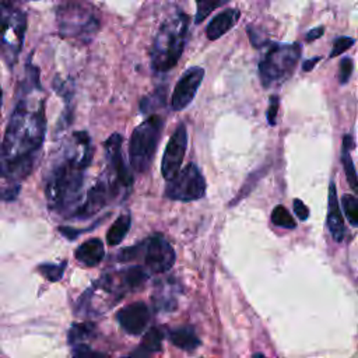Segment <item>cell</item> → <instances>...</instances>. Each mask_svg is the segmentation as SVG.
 <instances>
[{
	"mask_svg": "<svg viewBox=\"0 0 358 358\" xmlns=\"http://www.w3.org/2000/svg\"><path fill=\"white\" fill-rule=\"evenodd\" d=\"M41 91L39 69L28 61L24 79L16 92L19 97L16 107L0 147V177L5 179L21 181L35 167L46 132L45 99L35 97Z\"/></svg>",
	"mask_w": 358,
	"mask_h": 358,
	"instance_id": "cell-1",
	"label": "cell"
},
{
	"mask_svg": "<svg viewBox=\"0 0 358 358\" xmlns=\"http://www.w3.org/2000/svg\"><path fill=\"white\" fill-rule=\"evenodd\" d=\"M92 159V146L88 133H73V144L66 148L63 157L50 171L45 193L49 209L63 210L77 201L81 185L83 172Z\"/></svg>",
	"mask_w": 358,
	"mask_h": 358,
	"instance_id": "cell-2",
	"label": "cell"
},
{
	"mask_svg": "<svg viewBox=\"0 0 358 358\" xmlns=\"http://www.w3.org/2000/svg\"><path fill=\"white\" fill-rule=\"evenodd\" d=\"M188 30L189 16L182 10L161 24L150 50L151 69L156 73H167L178 65L188 42Z\"/></svg>",
	"mask_w": 358,
	"mask_h": 358,
	"instance_id": "cell-3",
	"label": "cell"
},
{
	"mask_svg": "<svg viewBox=\"0 0 358 358\" xmlns=\"http://www.w3.org/2000/svg\"><path fill=\"white\" fill-rule=\"evenodd\" d=\"M57 23L62 38L90 43L101 28L97 10L86 0H59Z\"/></svg>",
	"mask_w": 358,
	"mask_h": 358,
	"instance_id": "cell-4",
	"label": "cell"
},
{
	"mask_svg": "<svg viewBox=\"0 0 358 358\" xmlns=\"http://www.w3.org/2000/svg\"><path fill=\"white\" fill-rule=\"evenodd\" d=\"M266 52L259 62V77L265 88L286 83L295 72L302 55V46L294 43H266Z\"/></svg>",
	"mask_w": 358,
	"mask_h": 358,
	"instance_id": "cell-5",
	"label": "cell"
},
{
	"mask_svg": "<svg viewBox=\"0 0 358 358\" xmlns=\"http://www.w3.org/2000/svg\"><path fill=\"white\" fill-rule=\"evenodd\" d=\"M163 128V117L155 114L148 117L133 130L129 143V159L130 167L137 174L147 172L152 161H155Z\"/></svg>",
	"mask_w": 358,
	"mask_h": 358,
	"instance_id": "cell-6",
	"label": "cell"
},
{
	"mask_svg": "<svg viewBox=\"0 0 358 358\" xmlns=\"http://www.w3.org/2000/svg\"><path fill=\"white\" fill-rule=\"evenodd\" d=\"M27 31V14L13 0L0 2V55L10 69L16 65Z\"/></svg>",
	"mask_w": 358,
	"mask_h": 358,
	"instance_id": "cell-7",
	"label": "cell"
},
{
	"mask_svg": "<svg viewBox=\"0 0 358 358\" xmlns=\"http://www.w3.org/2000/svg\"><path fill=\"white\" fill-rule=\"evenodd\" d=\"M206 193V179L196 164H188L179 171L166 189V196L178 201L199 200Z\"/></svg>",
	"mask_w": 358,
	"mask_h": 358,
	"instance_id": "cell-8",
	"label": "cell"
},
{
	"mask_svg": "<svg viewBox=\"0 0 358 358\" xmlns=\"http://www.w3.org/2000/svg\"><path fill=\"white\" fill-rule=\"evenodd\" d=\"M144 246V263L151 273L168 272L175 263V250L171 243L161 235L147 239Z\"/></svg>",
	"mask_w": 358,
	"mask_h": 358,
	"instance_id": "cell-9",
	"label": "cell"
},
{
	"mask_svg": "<svg viewBox=\"0 0 358 358\" xmlns=\"http://www.w3.org/2000/svg\"><path fill=\"white\" fill-rule=\"evenodd\" d=\"M106 156L111 178L114 177V192L117 193L119 189L130 188L133 177L125 166V160L122 156V136L119 133H114L106 141Z\"/></svg>",
	"mask_w": 358,
	"mask_h": 358,
	"instance_id": "cell-10",
	"label": "cell"
},
{
	"mask_svg": "<svg viewBox=\"0 0 358 358\" xmlns=\"http://www.w3.org/2000/svg\"><path fill=\"white\" fill-rule=\"evenodd\" d=\"M186 148H188V130L183 123H179L166 147L163 163H161V172L167 181L172 179L181 171L186 155Z\"/></svg>",
	"mask_w": 358,
	"mask_h": 358,
	"instance_id": "cell-11",
	"label": "cell"
},
{
	"mask_svg": "<svg viewBox=\"0 0 358 358\" xmlns=\"http://www.w3.org/2000/svg\"><path fill=\"white\" fill-rule=\"evenodd\" d=\"M204 79V69L200 66H193L188 69L182 77L178 80L172 98H171V107L174 111L179 112L188 108L192 101L195 99L197 90Z\"/></svg>",
	"mask_w": 358,
	"mask_h": 358,
	"instance_id": "cell-12",
	"label": "cell"
},
{
	"mask_svg": "<svg viewBox=\"0 0 358 358\" xmlns=\"http://www.w3.org/2000/svg\"><path fill=\"white\" fill-rule=\"evenodd\" d=\"M117 319L126 333L136 336L143 333L146 329L150 319V312L144 302H135L121 310L117 314Z\"/></svg>",
	"mask_w": 358,
	"mask_h": 358,
	"instance_id": "cell-13",
	"label": "cell"
},
{
	"mask_svg": "<svg viewBox=\"0 0 358 358\" xmlns=\"http://www.w3.org/2000/svg\"><path fill=\"white\" fill-rule=\"evenodd\" d=\"M112 193L114 192H112V189H110V183H107V182L97 183L88 192V196H87L84 204L76 212V216L81 217V219H87L90 216L95 215L99 209L106 206Z\"/></svg>",
	"mask_w": 358,
	"mask_h": 358,
	"instance_id": "cell-14",
	"label": "cell"
},
{
	"mask_svg": "<svg viewBox=\"0 0 358 358\" xmlns=\"http://www.w3.org/2000/svg\"><path fill=\"white\" fill-rule=\"evenodd\" d=\"M241 19V12L238 9H227L216 14L206 27V35L210 41H217L228 31H231L238 20Z\"/></svg>",
	"mask_w": 358,
	"mask_h": 358,
	"instance_id": "cell-15",
	"label": "cell"
},
{
	"mask_svg": "<svg viewBox=\"0 0 358 358\" xmlns=\"http://www.w3.org/2000/svg\"><path fill=\"white\" fill-rule=\"evenodd\" d=\"M328 227L336 242H341L344 239V220L340 212L339 200H337V189L333 182L329 186V208H328Z\"/></svg>",
	"mask_w": 358,
	"mask_h": 358,
	"instance_id": "cell-16",
	"label": "cell"
},
{
	"mask_svg": "<svg viewBox=\"0 0 358 358\" xmlns=\"http://www.w3.org/2000/svg\"><path fill=\"white\" fill-rule=\"evenodd\" d=\"M104 255H106V249L102 241L98 238H91L77 248L76 259L84 266L92 268L101 263V261L104 259Z\"/></svg>",
	"mask_w": 358,
	"mask_h": 358,
	"instance_id": "cell-17",
	"label": "cell"
},
{
	"mask_svg": "<svg viewBox=\"0 0 358 358\" xmlns=\"http://www.w3.org/2000/svg\"><path fill=\"white\" fill-rule=\"evenodd\" d=\"M164 335L160 329H150L141 340V344L136 351H133L132 358H148L151 354L159 352L161 350Z\"/></svg>",
	"mask_w": 358,
	"mask_h": 358,
	"instance_id": "cell-18",
	"label": "cell"
},
{
	"mask_svg": "<svg viewBox=\"0 0 358 358\" xmlns=\"http://www.w3.org/2000/svg\"><path fill=\"white\" fill-rule=\"evenodd\" d=\"M170 340L175 347L185 350L188 352L195 351L200 346V339L190 326H181L171 330Z\"/></svg>",
	"mask_w": 358,
	"mask_h": 358,
	"instance_id": "cell-19",
	"label": "cell"
},
{
	"mask_svg": "<svg viewBox=\"0 0 358 358\" xmlns=\"http://www.w3.org/2000/svg\"><path fill=\"white\" fill-rule=\"evenodd\" d=\"M354 146V141H352V137L350 135L344 136V140H343V152H341V161H343V167H344V172H346V178L350 183V188L357 192L358 190V182H357V171H355V167H354V163L351 160V156H350V150Z\"/></svg>",
	"mask_w": 358,
	"mask_h": 358,
	"instance_id": "cell-20",
	"label": "cell"
},
{
	"mask_svg": "<svg viewBox=\"0 0 358 358\" xmlns=\"http://www.w3.org/2000/svg\"><path fill=\"white\" fill-rule=\"evenodd\" d=\"M130 224H132V220H130V216L129 215H122L117 219V221L111 226L108 234H107V241L111 246H115V245H119L123 238L128 235L129 230H130Z\"/></svg>",
	"mask_w": 358,
	"mask_h": 358,
	"instance_id": "cell-21",
	"label": "cell"
},
{
	"mask_svg": "<svg viewBox=\"0 0 358 358\" xmlns=\"http://www.w3.org/2000/svg\"><path fill=\"white\" fill-rule=\"evenodd\" d=\"M166 88L159 87L157 90L152 91L151 94L146 95L140 101V111L141 114H150L152 111H157L159 108L166 106Z\"/></svg>",
	"mask_w": 358,
	"mask_h": 358,
	"instance_id": "cell-22",
	"label": "cell"
},
{
	"mask_svg": "<svg viewBox=\"0 0 358 358\" xmlns=\"http://www.w3.org/2000/svg\"><path fill=\"white\" fill-rule=\"evenodd\" d=\"M230 0H196V16L195 23L200 24L206 20L212 12L224 6Z\"/></svg>",
	"mask_w": 358,
	"mask_h": 358,
	"instance_id": "cell-23",
	"label": "cell"
},
{
	"mask_svg": "<svg viewBox=\"0 0 358 358\" xmlns=\"http://www.w3.org/2000/svg\"><path fill=\"white\" fill-rule=\"evenodd\" d=\"M344 213L347 216V220L352 227L358 226V200L354 195H346L341 200Z\"/></svg>",
	"mask_w": 358,
	"mask_h": 358,
	"instance_id": "cell-24",
	"label": "cell"
},
{
	"mask_svg": "<svg viewBox=\"0 0 358 358\" xmlns=\"http://www.w3.org/2000/svg\"><path fill=\"white\" fill-rule=\"evenodd\" d=\"M272 221H273V224L287 228V230H292L297 226L294 219L288 213V210L284 206H281V204L280 206H276L275 210L272 212Z\"/></svg>",
	"mask_w": 358,
	"mask_h": 358,
	"instance_id": "cell-25",
	"label": "cell"
},
{
	"mask_svg": "<svg viewBox=\"0 0 358 358\" xmlns=\"http://www.w3.org/2000/svg\"><path fill=\"white\" fill-rule=\"evenodd\" d=\"M146 280V272L143 270V268L140 266H135V268H130L128 269L125 273H123V281H125V286L129 287V288H137L140 287Z\"/></svg>",
	"mask_w": 358,
	"mask_h": 358,
	"instance_id": "cell-26",
	"label": "cell"
},
{
	"mask_svg": "<svg viewBox=\"0 0 358 358\" xmlns=\"http://www.w3.org/2000/svg\"><path fill=\"white\" fill-rule=\"evenodd\" d=\"M66 263L63 262L62 265H54V263H46V265H41L38 268V270L42 273L43 277H46L49 281H59L63 276Z\"/></svg>",
	"mask_w": 358,
	"mask_h": 358,
	"instance_id": "cell-27",
	"label": "cell"
},
{
	"mask_svg": "<svg viewBox=\"0 0 358 358\" xmlns=\"http://www.w3.org/2000/svg\"><path fill=\"white\" fill-rule=\"evenodd\" d=\"M355 43V39L351 37H337L333 42V49L329 58H336L343 55L347 49H350Z\"/></svg>",
	"mask_w": 358,
	"mask_h": 358,
	"instance_id": "cell-28",
	"label": "cell"
},
{
	"mask_svg": "<svg viewBox=\"0 0 358 358\" xmlns=\"http://www.w3.org/2000/svg\"><path fill=\"white\" fill-rule=\"evenodd\" d=\"M352 72H354V61L348 57H344L339 65V83L341 86L347 84Z\"/></svg>",
	"mask_w": 358,
	"mask_h": 358,
	"instance_id": "cell-29",
	"label": "cell"
},
{
	"mask_svg": "<svg viewBox=\"0 0 358 358\" xmlns=\"http://www.w3.org/2000/svg\"><path fill=\"white\" fill-rule=\"evenodd\" d=\"M72 358H108V355L102 354L99 351L92 350L91 347H88L87 344H81L79 343L74 348H73V355Z\"/></svg>",
	"mask_w": 358,
	"mask_h": 358,
	"instance_id": "cell-30",
	"label": "cell"
},
{
	"mask_svg": "<svg viewBox=\"0 0 358 358\" xmlns=\"http://www.w3.org/2000/svg\"><path fill=\"white\" fill-rule=\"evenodd\" d=\"M94 326L92 325H88V324H84V325H74L69 333V340L70 343H79L81 341L84 337H87L91 332H92Z\"/></svg>",
	"mask_w": 358,
	"mask_h": 358,
	"instance_id": "cell-31",
	"label": "cell"
},
{
	"mask_svg": "<svg viewBox=\"0 0 358 358\" xmlns=\"http://www.w3.org/2000/svg\"><path fill=\"white\" fill-rule=\"evenodd\" d=\"M279 108H280V98H279L277 95H272L270 99H269V108H268V114H266L268 123H269L270 126H275V125H276Z\"/></svg>",
	"mask_w": 358,
	"mask_h": 358,
	"instance_id": "cell-32",
	"label": "cell"
},
{
	"mask_svg": "<svg viewBox=\"0 0 358 358\" xmlns=\"http://www.w3.org/2000/svg\"><path fill=\"white\" fill-rule=\"evenodd\" d=\"M294 212H295L297 217L302 221L310 217V210L305 206V203L302 200H298V199L294 200Z\"/></svg>",
	"mask_w": 358,
	"mask_h": 358,
	"instance_id": "cell-33",
	"label": "cell"
},
{
	"mask_svg": "<svg viewBox=\"0 0 358 358\" xmlns=\"http://www.w3.org/2000/svg\"><path fill=\"white\" fill-rule=\"evenodd\" d=\"M20 192V186H12V188H0V200H14Z\"/></svg>",
	"mask_w": 358,
	"mask_h": 358,
	"instance_id": "cell-34",
	"label": "cell"
},
{
	"mask_svg": "<svg viewBox=\"0 0 358 358\" xmlns=\"http://www.w3.org/2000/svg\"><path fill=\"white\" fill-rule=\"evenodd\" d=\"M324 32H325V27H317V28H314V30H311V31H308V34H306V41L308 42H312V41H315V39H318V38H321L322 35H324Z\"/></svg>",
	"mask_w": 358,
	"mask_h": 358,
	"instance_id": "cell-35",
	"label": "cell"
},
{
	"mask_svg": "<svg viewBox=\"0 0 358 358\" xmlns=\"http://www.w3.org/2000/svg\"><path fill=\"white\" fill-rule=\"evenodd\" d=\"M321 59H322L321 57L306 59V61L302 63V70H304V72H311V70L321 62Z\"/></svg>",
	"mask_w": 358,
	"mask_h": 358,
	"instance_id": "cell-36",
	"label": "cell"
},
{
	"mask_svg": "<svg viewBox=\"0 0 358 358\" xmlns=\"http://www.w3.org/2000/svg\"><path fill=\"white\" fill-rule=\"evenodd\" d=\"M2 101H3V91L2 87H0V108H2Z\"/></svg>",
	"mask_w": 358,
	"mask_h": 358,
	"instance_id": "cell-37",
	"label": "cell"
},
{
	"mask_svg": "<svg viewBox=\"0 0 358 358\" xmlns=\"http://www.w3.org/2000/svg\"><path fill=\"white\" fill-rule=\"evenodd\" d=\"M252 358H266V357L263 354H261V352H257V354H253Z\"/></svg>",
	"mask_w": 358,
	"mask_h": 358,
	"instance_id": "cell-38",
	"label": "cell"
}]
</instances>
